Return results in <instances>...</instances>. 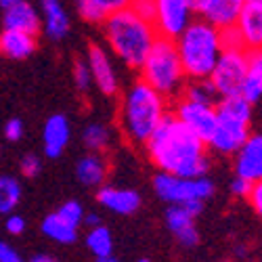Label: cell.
Masks as SVG:
<instances>
[{
	"label": "cell",
	"mask_w": 262,
	"mask_h": 262,
	"mask_svg": "<svg viewBox=\"0 0 262 262\" xmlns=\"http://www.w3.org/2000/svg\"><path fill=\"white\" fill-rule=\"evenodd\" d=\"M143 147L147 151L149 162L160 172L185 179H198L206 177L210 170L208 145L193 133H189L172 114L162 120V124Z\"/></svg>",
	"instance_id": "cell-1"
},
{
	"label": "cell",
	"mask_w": 262,
	"mask_h": 262,
	"mask_svg": "<svg viewBox=\"0 0 262 262\" xmlns=\"http://www.w3.org/2000/svg\"><path fill=\"white\" fill-rule=\"evenodd\" d=\"M101 26L107 51L130 70H139L145 55L160 38L154 24L141 17L133 7L109 15Z\"/></svg>",
	"instance_id": "cell-2"
},
{
	"label": "cell",
	"mask_w": 262,
	"mask_h": 262,
	"mask_svg": "<svg viewBox=\"0 0 262 262\" xmlns=\"http://www.w3.org/2000/svg\"><path fill=\"white\" fill-rule=\"evenodd\" d=\"M168 114V99H164L143 80H137L126 91L120 105L122 135L133 145H145Z\"/></svg>",
	"instance_id": "cell-3"
},
{
	"label": "cell",
	"mask_w": 262,
	"mask_h": 262,
	"mask_svg": "<svg viewBox=\"0 0 262 262\" xmlns=\"http://www.w3.org/2000/svg\"><path fill=\"white\" fill-rule=\"evenodd\" d=\"M174 47H177L187 82L208 80L223 53L221 30H216L206 21L193 19L189 28L174 40Z\"/></svg>",
	"instance_id": "cell-4"
},
{
	"label": "cell",
	"mask_w": 262,
	"mask_h": 262,
	"mask_svg": "<svg viewBox=\"0 0 262 262\" xmlns=\"http://www.w3.org/2000/svg\"><path fill=\"white\" fill-rule=\"evenodd\" d=\"M254 105L242 95L223 97L216 101V126L208 139V151L218 156H235L237 149L252 135Z\"/></svg>",
	"instance_id": "cell-5"
},
{
	"label": "cell",
	"mask_w": 262,
	"mask_h": 262,
	"mask_svg": "<svg viewBox=\"0 0 262 262\" xmlns=\"http://www.w3.org/2000/svg\"><path fill=\"white\" fill-rule=\"evenodd\" d=\"M139 72L141 80L168 101L177 99L187 84L174 40L168 38H158L154 42V47L149 49L143 63L139 65Z\"/></svg>",
	"instance_id": "cell-6"
},
{
	"label": "cell",
	"mask_w": 262,
	"mask_h": 262,
	"mask_svg": "<svg viewBox=\"0 0 262 262\" xmlns=\"http://www.w3.org/2000/svg\"><path fill=\"white\" fill-rule=\"evenodd\" d=\"M154 189L158 198L172 204H187V202H206L214 195V183L208 177L198 179H185V177H174V174L158 172L154 179Z\"/></svg>",
	"instance_id": "cell-7"
},
{
	"label": "cell",
	"mask_w": 262,
	"mask_h": 262,
	"mask_svg": "<svg viewBox=\"0 0 262 262\" xmlns=\"http://www.w3.org/2000/svg\"><path fill=\"white\" fill-rule=\"evenodd\" d=\"M248 49L237 47V49H223L218 57L214 70L208 78L212 89L218 99L239 95L244 84V76L248 70Z\"/></svg>",
	"instance_id": "cell-8"
},
{
	"label": "cell",
	"mask_w": 262,
	"mask_h": 262,
	"mask_svg": "<svg viewBox=\"0 0 262 262\" xmlns=\"http://www.w3.org/2000/svg\"><path fill=\"white\" fill-rule=\"evenodd\" d=\"M154 13H151V24L160 38L177 40L195 19L193 0H151Z\"/></svg>",
	"instance_id": "cell-9"
},
{
	"label": "cell",
	"mask_w": 262,
	"mask_h": 262,
	"mask_svg": "<svg viewBox=\"0 0 262 262\" xmlns=\"http://www.w3.org/2000/svg\"><path fill=\"white\" fill-rule=\"evenodd\" d=\"M177 118L189 133H193L198 139L208 143V139L214 133L216 126V103H202V101H193L183 95L174 99V109L170 112Z\"/></svg>",
	"instance_id": "cell-10"
},
{
	"label": "cell",
	"mask_w": 262,
	"mask_h": 262,
	"mask_svg": "<svg viewBox=\"0 0 262 262\" xmlns=\"http://www.w3.org/2000/svg\"><path fill=\"white\" fill-rule=\"evenodd\" d=\"M86 63H89V70H91L93 86H97V89L107 97L118 95L120 76H118L112 53L101 45H91L89 53H86Z\"/></svg>",
	"instance_id": "cell-11"
},
{
	"label": "cell",
	"mask_w": 262,
	"mask_h": 262,
	"mask_svg": "<svg viewBox=\"0 0 262 262\" xmlns=\"http://www.w3.org/2000/svg\"><path fill=\"white\" fill-rule=\"evenodd\" d=\"M246 0H193L195 19L206 21L216 30L233 28Z\"/></svg>",
	"instance_id": "cell-12"
},
{
	"label": "cell",
	"mask_w": 262,
	"mask_h": 262,
	"mask_svg": "<svg viewBox=\"0 0 262 262\" xmlns=\"http://www.w3.org/2000/svg\"><path fill=\"white\" fill-rule=\"evenodd\" d=\"M235 158V177L258 183L262 179V137L252 133L246 143L237 149Z\"/></svg>",
	"instance_id": "cell-13"
},
{
	"label": "cell",
	"mask_w": 262,
	"mask_h": 262,
	"mask_svg": "<svg viewBox=\"0 0 262 262\" xmlns=\"http://www.w3.org/2000/svg\"><path fill=\"white\" fill-rule=\"evenodd\" d=\"M235 30L242 36V42L248 51L260 49L262 45V0H246L235 21Z\"/></svg>",
	"instance_id": "cell-14"
},
{
	"label": "cell",
	"mask_w": 262,
	"mask_h": 262,
	"mask_svg": "<svg viewBox=\"0 0 262 262\" xmlns=\"http://www.w3.org/2000/svg\"><path fill=\"white\" fill-rule=\"evenodd\" d=\"M166 227L170 233L177 237V242L183 248H195L200 244V233L195 227V216L183 206V204H172L166 210Z\"/></svg>",
	"instance_id": "cell-15"
},
{
	"label": "cell",
	"mask_w": 262,
	"mask_h": 262,
	"mask_svg": "<svg viewBox=\"0 0 262 262\" xmlns=\"http://www.w3.org/2000/svg\"><path fill=\"white\" fill-rule=\"evenodd\" d=\"M40 30L51 40H63L70 34L72 19L61 0H40Z\"/></svg>",
	"instance_id": "cell-16"
},
{
	"label": "cell",
	"mask_w": 262,
	"mask_h": 262,
	"mask_svg": "<svg viewBox=\"0 0 262 262\" xmlns=\"http://www.w3.org/2000/svg\"><path fill=\"white\" fill-rule=\"evenodd\" d=\"M99 204L120 216H130L141 208V195L135 189H124V187H112V185H101L97 191Z\"/></svg>",
	"instance_id": "cell-17"
},
{
	"label": "cell",
	"mask_w": 262,
	"mask_h": 262,
	"mask_svg": "<svg viewBox=\"0 0 262 262\" xmlns=\"http://www.w3.org/2000/svg\"><path fill=\"white\" fill-rule=\"evenodd\" d=\"M72 139V124L63 114H55L42 128V147L47 158H59Z\"/></svg>",
	"instance_id": "cell-18"
},
{
	"label": "cell",
	"mask_w": 262,
	"mask_h": 262,
	"mask_svg": "<svg viewBox=\"0 0 262 262\" xmlns=\"http://www.w3.org/2000/svg\"><path fill=\"white\" fill-rule=\"evenodd\" d=\"M3 28L38 36L40 34V13L32 3H28V0H19L17 5L5 9Z\"/></svg>",
	"instance_id": "cell-19"
},
{
	"label": "cell",
	"mask_w": 262,
	"mask_h": 262,
	"mask_svg": "<svg viewBox=\"0 0 262 262\" xmlns=\"http://www.w3.org/2000/svg\"><path fill=\"white\" fill-rule=\"evenodd\" d=\"M76 177L84 187H101L109 177V162L103 154H86L76 164Z\"/></svg>",
	"instance_id": "cell-20"
},
{
	"label": "cell",
	"mask_w": 262,
	"mask_h": 262,
	"mask_svg": "<svg viewBox=\"0 0 262 262\" xmlns=\"http://www.w3.org/2000/svg\"><path fill=\"white\" fill-rule=\"evenodd\" d=\"M38 47V36L17 30H5L0 32V53L9 59H28L34 55Z\"/></svg>",
	"instance_id": "cell-21"
},
{
	"label": "cell",
	"mask_w": 262,
	"mask_h": 262,
	"mask_svg": "<svg viewBox=\"0 0 262 262\" xmlns=\"http://www.w3.org/2000/svg\"><path fill=\"white\" fill-rule=\"evenodd\" d=\"M78 15L86 24L101 26L103 21L122 9H128L133 0H78Z\"/></svg>",
	"instance_id": "cell-22"
},
{
	"label": "cell",
	"mask_w": 262,
	"mask_h": 262,
	"mask_svg": "<svg viewBox=\"0 0 262 262\" xmlns=\"http://www.w3.org/2000/svg\"><path fill=\"white\" fill-rule=\"evenodd\" d=\"M239 95L252 105H256L262 97V51L260 49H254L248 53V70H246Z\"/></svg>",
	"instance_id": "cell-23"
},
{
	"label": "cell",
	"mask_w": 262,
	"mask_h": 262,
	"mask_svg": "<svg viewBox=\"0 0 262 262\" xmlns=\"http://www.w3.org/2000/svg\"><path fill=\"white\" fill-rule=\"evenodd\" d=\"M42 229V235L49 237L51 242H57V244H74L78 239V227L74 223H70L68 218H63L59 212H53L49 216H45V221L40 225Z\"/></svg>",
	"instance_id": "cell-24"
},
{
	"label": "cell",
	"mask_w": 262,
	"mask_h": 262,
	"mask_svg": "<svg viewBox=\"0 0 262 262\" xmlns=\"http://www.w3.org/2000/svg\"><path fill=\"white\" fill-rule=\"evenodd\" d=\"M82 143L89 151H93V154H103V151H107L109 145H112V130L101 122H93L84 128Z\"/></svg>",
	"instance_id": "cell-25"
},
{
	"label": "cell",
	"mask_w": 262,
	"mask_h": 262,
	"mask_svg": "<svg viewBox=\"0 0 262 262\" xmlns=\"http://www.w3.org/2000/svg\"><path fill=\"white\" fill-rule=\"evenodd\" d=\"M21 202V183L11 174H0V214H11Z\"/></svg>",
	"instance_id": "cell-26"
},
{
	"label": "cell",
	"mask_w": 262,
	"mask_h": 262,
	"mask_svg": "<svg viewBox=\"0 0 262 262\" xmlns=\"http://www.w3.org/2000/svg\"><path fill=\"white\" fill-rule=\"evenodd\" d=\"M86 246L89 250L99 258V256H107L114 250V239H112V231H109L105 225H97L89 229V235H86Z\"/></svg>",
	"instance_id": "cell-27"
},
{
	"label": "cell",
	"mask_w": 262,
	"mask_h": 262,
	"mask_svg": "<svg viewBox=\"0 0 262 262\" xmlns=\"http://www.w3.org/2000/svg\"><path fill=\"white\" fill-rule=\"evenodd\" d=\"M181 95L187 97V99H193V101H202V103H216L218 101L212 84L208 80H191V82H187Z\"/></svg>",
	"instance_id": "cell-28"
},
{
	"label": "cell",
	"mask_w": 262,
	"mask_h": 262,
	"mask_svg": "<svg viewBox=\"0 0 262 262\" xmlns=\"http://www.w3.org/2000/svg\"><path fill=\"white\" fill-rule=\"evenodd\" d=\"M74 80H76V86L80 93H89L91 86H93V78H91V70H89V63L86 59H76L74 63Z\"/></svg>",
	"instance_id": "cell-29"
},
{
	"label": "cell",
	"mask_w": 262,
	"mask_h": 262,
	"mask_svg": "<svg viewBox=\"0 0 262 262\" xmlns=\"http://www.w3.org/2000/svg\"><path fill=\"white\" fill-rule=\"evenodd\" d=\"M57 212H59L63 218H68L70 223H74L76 227H80L82 221H84V208H82V204L76 202V200H70V202L61 204Z\"/></svg>",
	"instance_id": "cell-30"
},
{
	"label": "cell",
	"mask_w": 262,
	"mask_h": 262,
	"mask_svg": "<svg viewBox=\"0 0 262 262\" xmlns=\"http://www.w3.org/2000/svg\"><path fill=\"white\" fill-rule=\"evenodd\" d=\"M19 170H21V174H24L26 179H34V177H38L40 170H42V160L36 154H28V156L21 158Z\"/></svg>",
	"instance_id": "cell-31"
},
{
	"label": "cell",
	"mask_w": 262,
	"mask_h": 262,
	"mask_svg": "<svg viewBox=\"0 0 262 262\" xmlns=\"http://www.w3.org/2000/svg\"><path fill=\"white\" fill-rule=\"evenodd\" d=\"M26 135V126L19 118H11L7 124H5V139L11 141V143H17L21 141Z\"/></svg>",
	"instance_id": "cell-32"
},
{
	"label": "cell",
	"mask_w": 262,
	"mask_h": 262,
	"mask_svg": "<svg viewBox=\"0 0 262 262\" xmlns=\"http://www.w3.org/2000/svg\"><path fill=\"white\" fill-rule=\"evenodd\" d=\"M26 218L21 216V214H7V221H5V229L11 233V235H24L26 233Z\"/></svg>",
	"instance_id": "cell-33"
},
{
	"label": "cell",
	"mask_w": 262,
	"mask_h": 262,
	"mask_svg": "<svg viewBox=\"0 0 262 262\" xmlns=\"http://www.w3.org/2000/svg\"><path fill=\"white\" fill-rule=\"evenodd\" d=\"M246 200H248V204L252 206V210H254L256 214H262V183H260V181L252 185V189H250V193H248Z\"/></svg>",
	"instance_id": "cell-34"
},
{
	"label": "cell",
	"mask_w": 262,
	"mask_h": 262,
	"mask_svg": "<svg viewBox=\"0 0 262 262\" xmlns=\"http://www.w3.org/2000/svg\"><path fill=\"white\" fill-rule=\"evenodd\" d=\"M252 185L254 183H250V181H246V179H239V177H235L233 181H231V185H229V189H231V193L235 195V198H248V193H250V189H252Z\"/></svg>",
	"instance_id": "cell-35"
},
{
	"label": "cell",
	"mask_w": 262,
	"mask_h": 262,
	"mask_svg": "<svg viewBox=\"0 0 262 262\" xmlns=\"http://www.w3.org/2000/svg\"><path fill=\"white\" fill-rule=\"evenodd\" d=\"M0 262H24V258L11 244L0 242Z\"/></svg>",
	"instance_id": "cell-36"
},
{
	"label": "cell",
	"mask_w": 262,
	"mask_h": 262,
	"mask_svg": "<svg viewBox=\"0 0 262 262\" xmlns=\"http://www.w3.org/2000/svg\"><path fill=\"white\" fill-rule=\"evenodd\" d=\"M130 7H133L141 17L151 21V13H154V3H151V0H133V5Z\"/></svg>",
	"instance_id": "cell-37"
},
{
	"label": "cell",
	"mask_w": 262,
	"mask_h": 262,
	"mask_svg": "<svg viewBox=\"0 0 262 262\" xmlns=\"http://www.w3.org/2000/svg\"><path fill=\"white\" fill-rule=\"evenodd\" d=\"M82 223H86V225H89V229H91V227L101 225V218H99V214H95V212H93V214H89V216L84 214V221H82Z\"/></svg>",
	"instance_id": "cell-38"
},
{
	"label": "cell",
	"mask_w": 262,
	"mask_h": 262,
	"mask_svg": "<svg viewBox=\"0 0 262 262\" xmlns=\"http://www.w3.org/2000/svg\"><path fill=\"white\" fill-rule=\"evenodd\" d=\"M30 262H59L55 256H49V254H36L30 258Z\"/></svg>",
	"instance_id": "cell-39"
},
{
	"label": "cell",
	"mask_w": 262,
	"mask_h": 262,
	"mask_svg": "<svg viewBox=\"0 0 262 262\" xmlns=\"http://www.w3.org/2000/svg\"><path fill=\"white\" fill-rule=\"evenodd\" d=\"M97 262H122V260H118L114 254H107V256H99Z\"/></svg>",
	"instance_id": "cell-40"
},
{
	"label": "cell",
	"mask_w": 262,
	"mask_h": 262,
	"mask_svg": "<svg viewBox=\"0 0 262 262\" xmlns=\"http://www.w3.org/2000/svg\"><path fill=\"white\" fill-rule=\"evenodd\" d=\"M19 3V0H0V9H9V7H13V5H17Z\"/></svg>",
	"instance_id": "cell-41"
},
{
	"label": "cell",
	"mask_w": 262,
	"mask_h": 262,
	"mask_svg": "<svg viewBox=\"0 0 262 262\" xmlns=\"http://www.w3.org/2000/svg\"><path fill=\"white\" fill-rule=\"evenodd\" d=\"M139 262H151V260H147V258H141V260H139Z\"/></svg>",
	"instance_id": "cell-42"
}]
</instances>
